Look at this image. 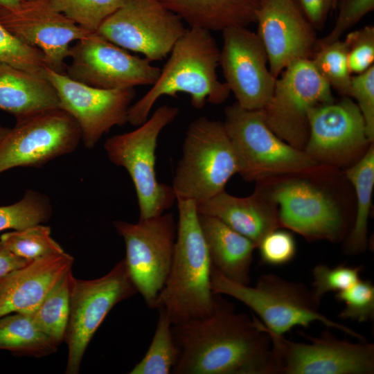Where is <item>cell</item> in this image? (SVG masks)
<instances>
[{"instance_id":"obj_1","label":"cell","mask_w":374,"mask_h":374,"mask_svg":"<svg viewBox=\"0 0 374 374\" xmlns=\"http://www.w3.org/2000/svg\"><path fill=\"white\" fill-rule=\"evenodd\" d=\"M179 348L172 374H272L271 337L253 315L215 294L207 317L172 324Z\"/></svg>"},{"instance_id":"obj_2","label":"cell","mask_w":374,"mask_h":374,"mask_svg":"<svg viewBox=\"0 0 374 374\" xmlns=\"http://www.w3.org/2000/svg\"><path fill=\"white\" fill-rule=\"evenodd\" d=\"M169 55L155 82L130 105L128 123L132 125L143 123L154 105L164 96L176 98L179 93H187L197 109L206 103L221 104L229 97V87L217 78L220 49L211 31L189 27Z\"/></svg>"},{"instance_id":"obj_3","label":"cell","mask_w":374,"mask_h":374,"mask_svg":"<svg viewBox=\"0 0 374 374\" xmlns=\"http://www.w3.org/2000/svg\"><path fill=\"white\" fill-rule=\"evenodd\" d=\"M179 218L170 271L156 303L172 324L208 317L215 294L211 286V262L196 203L177 199Z\"/></svg>"},{"instance_id":"obj_4","label":"cell","mask_w":374,"mask_h":374,"mask_svg":"<svg viewBox=\"0 0 374 374\" xmlns=\"http://www.w3.org/2000/svg\"><path fill=\"white\" fill-rule=\"evenodd\" d=\"M211 286L214 294L229 296L247 306L274 334L284 335L296 326L308 328L318 321L359 341H366L361 334L321 314V302L303 283L267 274L252 287L231 281L211 267Z\"/></svg>"},{"instance_id":"obj_5","label":"cell","mask_w":374,"mask_h":374,"mask_svg":"<svg viewBox=\"0 0 374 374\" xmlns=\"http://www.w3.org/2000/svg\"><path fill=\"white\" fill-rule=\"evenodd\" d=\"M224 116L222 123L237 157L238 174L247 181L286 175L326 174L335 170L320 165L278 137L260 110L246 109L235 103L225 109Z\"/></svg>"},{"instance_id":"obj_6","label":"cell","mask_w":374,"mask_h":374,"mask_svg":"<svg viewBox=\"0 0 374 374\" xmlns=\"http://www.w3.org/2000/svg\"><path fill=\"white\" fill-rule=\"evenodd\" d=\"M238 172L237 157L223 123L205 116L191 122L172 181L176 199L206 201L224 190Z\"/></svg>"},{"instance_id":"obj_7","label":"cell","mask_w":374,"mask_h":374,"mask_svg":"<svg viewBox=\"0 0 374 374\" xmlns=\"http://www.w3.org/2000/svg\"><path fill=\"white\" fill-rule=\"evenodd\" d=\"M179 114V109L168 105L159 107L133 131L106 139L104 148L109 161L124 168L134 184L140 220L160 215L176 201L172 187L157 179L155 151L161 131Z\"/></svg>"},{"instance_id":"obj_8","label":"cell","mask_w":374,"mask_h":374,"mask_svg":"<svg viewBox=\"0 0 374 374\" xmlns=\"http://www.w3.org/2000/svg\"><path fill=\"white\" fill-rule=\"evenodd\" d=\"M313 174L286 175L257 181L256 186L278 208L281 227L308 241L338 242L347 227L331 193L309 179Z\"/></svg>"},{"instance_id":"obj_9","label":"cell","mask_w":374,"mask_h":374,"mask_svg":"<svg viewBox=\"0 0 374 374\" xmlns=\"http://www.w3.org/2000/svg\"><path fill=\"white\" fill-rule=\"evenodd\" d=\"M334 100L332 88L311 60H300L277 78L270 99L259 110L278 137L303 150L309 134V112L317 105Z\"/></svg>"},{"instance_id":"obj_10","label":"cell","mask_w":374,"mask_h":374,"mask_svg":"<svg viewBox=\"0 0 374 374\" xmlns=\"http://www.w3.org/2000/svg\"><path fill=\"white\" fill-rule=\"evenodd\" d=\"M113 224L124 240V260L137 292L155 309L173 259L177 235L173 215L164 213L137 223L116 220Z\"/></svg>"},{"instance_id":"obj_11","label":"cell","mask_w":374,"mask_h":374,"mask_svg":"<svg viewBox=\"0 0 374 374\" xmlns=\"http://www.w3.org/2000/svg\"><path fill=\"white\" fill-rule=\"evenodd\" d=\"M265 329L271 341L272 374L374 373V344L367 341L341 340L327 330L319 337L302 334L308 342H298Z\"/></svg>"},{"instance_id":"obj_12","label":"cell","mask_w":374,"mask_h":374,"mask_svg":"<svg viewBox=\"0 0 374 374\" xmlns=\"http://www.w3.org/2000/svg\"><path fill=\"white\" fill-rule=\"evenodd\" d=\"M136 293L124 259L100 278L75 279L64 341L68 348L66 373H79L88 345L107 315Z\"/></svg>"},{"instance_id":"obj_13","label":"cell","mask_w":374,"mask_h":374,"mask_svg":"<svg viewBox=\"0 0 374 374\" xmlns=\"http://www.w3.org/2000/svg\"><path fill=\"white\" fill-rule=\"evenodd\" d=\"M186 29L158 0H123L96 33L152 62L166 58Z\"/></svg>"},{"instance_id":"obj_14","label":"cell","mask_w":374,"mask_h":374,"mask_svg":"<svg viewBox=\"0 0 374 374\" xmlns=\"http://www.w3.org/2000/svg\"><path fill=\"white\" fill-rule=\"evenodd\" d=\"M82 140L75 119L57 108L17 119L0 142V174L16 167H39L71 153Z\"/></svg>"},{"instance_id":"obj_15","label":"cell","mask_w":374,"mask_h":374,"mask_svg":"<svg viewBox=\"0 0 374 374\" xmlns=\"http://www.w3.org/2000/svg\"><path fill=\"white\" fill-rule=\"evenodd\" d=\"M309 134L303 151L322 166L349 167L366 152L370 141L364 118L348 96L313 107L308 115Z\"/></svg>"},{"instance_id":"obj_16","label":"cell","mask_w":374,"mask_h":374,"mask_svg":"<svg viewBox=\"0 0 374 374\" xmlns=\"http://www.w3.org/2000/svg\"><path fill=\"white\" fill-rule=\"evenodd\" d=\"M66 74L85 84L105 89L152 85L161 69L145 57L133 55L98 33L71 47Z\"/></svg>"},{"instance_id":"obj_17","label":"cell","mask_w":374,"mask_h":374,"mask_svg":"<svg viewBox=\"0 0 374 374\" xmlns=\"http://www.w3.org/2000/svg\"><path fill=\"white\" fill-rule=\"evenodd\" d=\"M44 76L57 92L60 109L77 122L86 148H94L112 127L128 122V110L136 96L134 88H97L48 66Z\"/></svg>"},{"instance_id":"obj_18","label":"cell","mask_w":374,"mask_h":374,"mask_svg":"<svg viewBox=\"0 0 374 374\" xmlns=\"http://www.w3.org/2000/svg\"><path fill=\"white\" fill-rule=\"evenodd\" d=\"M220 65L225 83L241 107L259 110L270 99L276 79L270 72L265 46L256 33L233 26L222 31Z\"/></svg>"},{"instance_id":"obj_19","label":"cell","mask_w":374,"mask_h":374,"mask_svg":"<svg viewBox=\"0 0 374 374\" xmlns=\"http://www.w3.org/2000/svg\"><path fill=\"white\" fill-rule=\"evenodd\" d=\"M0 24L26 43L39 49L48 67L63 72L70 44L93 33L55 10L48 0L24 1L15 10L0 8Z\"/></svg>"},{"instance_id":"obj_20","label":"cell","mask_w":374,"mask_h":374,"mask_svg":"<svg viewBox=\"0 0 374 374\" xmlns=\"http://www.w3.org/2000/svg\"><path fill=\"white\" fill-rule=\"evenodd\" d=\"M256 23L276 78L292 63L312 58L318 40L315 28L296 0H260Z\"/></svg>"},{"instance_id":"obj_21","label":"cell","mask_w":374,"mask_h":374,"mask_svg":"<svg viewBox=\"0 0 374 374\" xmlns=\"http://www.w3.org/2000/svg\"><path fill=\"white\" fill-rule=\"evenodd\" d=\"M74 258L63 252L30 261L0 279V317L29 314L71 269Z\"/></svg>"},{"instance_id":"obj_22","label":"cell","mask_w":374,"mask_h":374,"mask_svg":"<svg viewBox=\"0 0 374 374\" xmlns=\"http://www.w3.org/2000/svg\"><path fill=\"white\" fill-rule=\"evenodd\" d=\"M199 214L215 217L251 240L256 246L270 231L281 228L277 206L258 188L247 197L224 190L196 204Z\"/></svg>"},{"instance_id":"obj_23","label":"cell","mask_w":374,"mask_h":374,"mask_svg":"<svg viewBox=\"0 0 374 374\" xmlns=\"http://www.w3.org/2000/svg\"><path fill=\"white\" fill-rule=\"evenodd\" d=\"M198 217L211 267L231 281L250 285L256 244L215 217L198 213Z\"/></svg>"},{"instance_id":"obj_24","label":"cell","mask_w":374,"mask_h":374,"mask_svg":"<svg viewBox=\"0 0 374 374\" xmlns=\"http://www.w3.org/2000/svg\"><path fill=\"white\" fill-rule=\"evenodd\" d=\"M60 107L57 92L45 76L0 64V109L17 119Z\"/></svg>"},{"instance_id":"obj_25","label":"cell","mask_w":374,"mask_h":374,"mask_svg":"<svg viewBox=\"0 0 374 374\" xmlns=\"http://www.w3.org/2000/svg\"><path fill=\"white\" fill-rule=\"evenodd\" d=\"M190 27L222 31L256 22L260 0H158Z\"/></svg>"},{"instance_id":"obj_26","label":"cell","mask_w":374,"mask_h":374,"mask_svg":"<svg viewBox=\"0 0 374 374\" xmlns=\"http://www.w3.org/2000/svg\"><path fill=\"white\" fill-rule=\"evenodd\" d=\"M345 175L355 190L357 211L344 249L350 255H356L363 252L367 245L368 220L374 187L373 143L359 159L348 167Z\"/></svg>"},{"instance_id":"obj_27","label":"cell","mask_w":374,"mask_h":374,"mask_svg":"<svg viewBox=\"0 0 374 374\" xmlns=\"http://www.w3.org/2000/svg\"><path fill=\"white\" fill-rule=\"evenodd\" d=\"M58 346L36 326L29 314L11 313L0 317V350L39 358L54 354Z\"/></svg>"},{"instance_id":"obj_28","label":"cell","mask_w":374,"mask_h":374,"mask_svg":"<svg viewBox=\"0 0 374 374\" xmlns=\"http://www.w3.org/2000/svg\"><path fill=\"white\" fill-rule=\"evenodd\" d=\"M75 279L71 269L67 271L36 309L29 314L36 326L58 345L64 341Z\"/></svg>"},{"instance_id":"obj_29","label":"cell","mask_w":374,"mask_h":374,"mask_svg":"<svg viewBox=\"0 0 374 374\" xmlns=\"http://www.w3.org/2000/svg\"><path fill=\"white\" fill-rule=\"evenodd\" d=\"M154 336L144 357L130 374H170L179 359V348L172 333V323L161 308Z\"/></svg>"},{"instance_id":"obj_30","label":"cell","mask_w":374,"mask_h":374,"mask_svg":"<svg viewBox=\"0 0 374 374\" xmlns=\"http://www.w3.org/2000/svg\"><path fill=\"white\" fill-rule=\"evenodd\" d=\"M0 242L12 253L28 261L64 252L51 237V228L42 224L3 233Z\"/></svg>"},{"instance_id":"obj_31","label":"cell","mask_w":374,"mask_h":374,"mask_svg":"<svg viewBox=\"0 0 374 374\" xmlns=\"http://www.w3.org/2000/svg\"><path fill=\"white\" fill-rule=\"evenodd\" d=\"M52 215L49 199L35 190H26L18 202L0 206V231L21 230L47 222Z\"/></svg>"},{"instance_id":"obj_32","label":"cell","mask_w":374,"mask_h":374,"mask_svg":"<svg viewBox=\"0 0 374 374\" xmlns=\"http://www.w3.org/2000/svg\"><path fill=\"white\" fill-rule=\"evenodd\" d=\"M319 75L340 94L348 96L352 74L344 40L338 39L315 48L310 59Z\"/></svg>"},{"instance_id":"obj_33","label":"cell","mask_w":374,"mask_h":374,"mask_svg":"<svg viewBox=\"0 0 374 374\" xmlns=\"http://www.w3.org/2000/svg\"><path fill=\"white\" fill-rule=\"evenodd\" d=\"M123 0H48L51 6L82 28L96 33Z\"/></svg>"},{"instance_id":"obj_34","label":"cell","mask_w":374,"mask_h":374,"mask_svg":"<svg viewBox=\"0 0 374 374\" xmlns=\"http://www.w3.org/2000/svg\"><path fill=\"white\" fill-rule=\"evenodd\" d=\"M0 64L43 76L47 66L39 49L26 43L1 24Z\"/></svg>"},{"instance_id":"obj_35","label":"cell","mask_w":374,"mask_h":374,"mask_svg":"<svg viewBox=\"0 0 374 374\" xmlns=\"http://www.w3.org/2000/svg\"><path fill=\"white\" fill-rule=\"evenodd\" d=\"M335 297L345 305L339 318L359 323L373 319L374 286L371 281L360 278L349 287L336 292Z\"/></svg>"},{"instance_id":"obj_36","label":"cell","mask_w":374,"mask_h":374,"mask_svg":"<svg viewBox=\"0 0 374 374\" xmlns=\"http://www.w3.org/2000/svg\"><path fill=\"white\" fill-rule=\"evenodd\" d=\"M362 271V266L341 264L330 267L323 264L317 265L312 270L311 290L315 298L321 302L328 292H338L355 283L360 279Z\"/></svg>"},{"instance_id":"obj_37","label":"cell","mask_w":374,"mask_h":374,"mask_svg":"<svg viewBox=\"0 0 374 374\" xmlns=\"http://www.w3.org/2000/svg\"><path fill=\"white\" fill-rule=\"evenodd\" d=\"M344 42L347 47L348 65L351 74L362 73L373 65V26H366L350 32Z\"/></svg>"},{"instance_id":"obj_38","label":"cell","mask_w":374,"mask_h":374,"mask_svg":"<svg viewBox=\"0 0 374 374\" xmlns=\"http://www.w3.org/2000/svg\"><path fill=\"white\" fill-rule=\"evenodd\" d=\"M274 229L258 243L261 261L268 265L281 266L292 261L296 253V244L293 235L287 231Z\"/></svg>"},{"instance_id":"obj_39","label":"cell","mask_w":374,"mask_h":374,"mask_svg":"<svg viewBox=\"0 0 374 374\" xmlns=\"http://www.w3.org/2000/svg\"><path fill=\"white\" fill-rule=\"evenodd\" d=\"M348 97L356 101L364 120L367 135L374 141V65L352 75Z\"/></svg>"},{"instance_id":"obj_40","label":"cell","mask_w":374,"mask_h":374,"mask_svg":"<svg viewBox=\"0 0 374 374\" xmlns=\"http://www.w3.org/2000/svg\"><path fill=\"white\" fill-rule=\"evenodd\" d=\"M373 9L374 0H342L334 27L327 35L317 40L315 48L340 39L344 32Z\"/></svg>"},{"instance_id":"obj_41","label":"cell","mask_w":374,"mask_h":374,"mask_svg":"<svg viewBox=\"0 0 374 374\" xmlns=\"http://www.w3.org/2000/svg\"><path fill=\"white\" fill-rule=\"evenodd\" d=\"M305 17L314 28H321L331 10L336 9L337 0H296Z\"/></svg>"},{"instance_id":"obj_42","label":"cell","mask_w":374,"mask_h":374,"mask_svg":"<svg viewBox=\"0 0 374 374\" xmlns=\"http://www.w3.org/2000/svg\"><path fill=\"white\" fill-rule=\"evenodd\" d=\"M30 262L12 253L0 242V279Z\"/></svg>"},{"instance_id":"obj_43","label":"cell","mask_w":374,"mask_h":374,"mask_svg":"<svg viewBox=\"0 0 374 374\" xmlns=\"http://www.w3.org/2000/svg\"><path fill=\"white\" fill-rule=\"evenodd\" d=\"M21 3L22 0H0V8L12 10L18 8Z\"/></svg>"},{"instance_id":"obj_44","label":"cell","mask_w":374,"mask_h":374,"mask_svg":"<svg viewBox=\"0 0 374 374\" xmlns=\"http://www.w3.org/2000/svg\"><path fill=\"white\" fill-rule=\"evenodd\" d=\"M10 128L3 126L0 123V142L8 132Z\"/></svg>"},{"instance_id":"obj_45","label":"cell","mask_w":374,"mask_h":374,"mask_svg":"<svg viewBox=\"0 0 374 374\" xmlns=\"http://www.w3.org/2000/svg\"><path fill=\"white\" fill-rule=\"evenodd\" d=\"M28 1V0H22V1Z\"/></svg>"},{"instance_id":"obj_46","label":"cell","mask_w":374,"mask_h":374,"mask_svg":"<svg viewBox=\"0 0 374 374\" xmlns=\"http://www.w3.org/2000/svg\"><path fill=\"white\" fill-rule=\"evenodd\" d=\"M338 1V0H337Z\"/></svg>"}]
</instances>
